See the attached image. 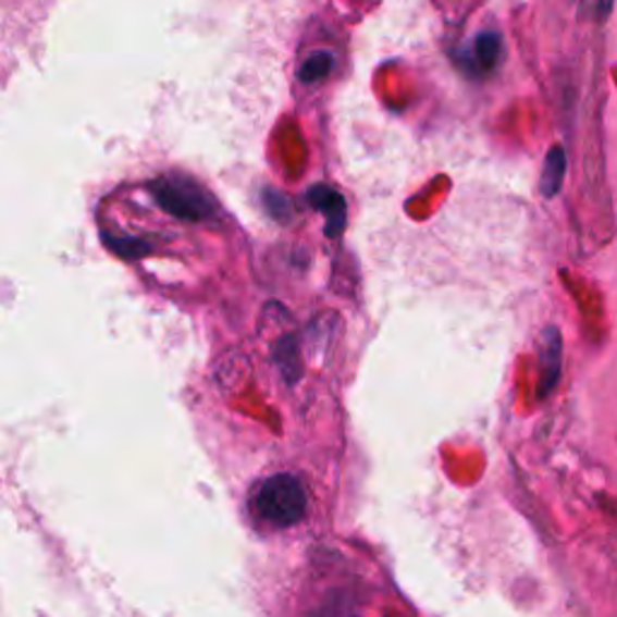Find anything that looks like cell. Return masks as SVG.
Here are the masks:
<instances>
[{"label":"cell","mask_w":617,"mask_h":617,"mask_svg":"<svg viewBox=\"0 0 617 617\" xmlns=\"http://www.w3.org/2000/svg\"><path fill=\"white\" fill-rule=\"evenodd\" d=\"M333 63H335V59H333V53H329V51H319V53L309 55L305 65L299 69L301 83L311 85V83L323 81V77H326L333 71Z\"/></svg>","instance_id":"obj_7"},{"label":"cell","mask_w":617,"mask_h":617,"mask_svg":"<svg viewBox=\"0 0 617 617\" xmlns=\"http://www.w3.org/2000/svg\"><path fill=\"white\" fill-rule=\"evenodd\" d=\"M256 511L273 526L297 523L307 511V492L301 480L283 473L268 478L256 492Z\"/></svg>","instance_id":"obj_1"},{"label":"cell","mask_w":617,"mask_h":617,"mask_svg":"<svg viewBox=\"0 0 617 617\" xmlns=\"http://www.w3.org/2000/svg\"><path fill=\"white\" fill-rule=\"evenodd\" d=\"M307 200L311 203V208L321 210L326 215V234L329 237H335L341 234L345 227V198L341 196V190H335L331 186H311Z\"/></svg>","instance_id":"obj_3"},{"label":"cell","mask_w":617,"mask_h":617,"mask_svg":"<svg viewBox=\"0 0 617 617\" xmlns=\"http://www.w3.org/2000/svg\"><path fill=\"white\" fill-rule=\"evenodd\" d=\"M504 53V44L497 32H482L476 37L473 49L466 55V65L476 75H488L499 65Z\"/></svg>","instance_id":"obj_4"},{"label":"cell","mask_w":617,"mask_h":617,"mask_svg":"<svg viewBox=\"0 0 617 617\" xmlns=\"http://www.w3.org/2000/svg\"><path fill=\"white\" fill-rule=\"evenodd\" d=\"M155 198L160 206L182 220H203L212 215V200L206 190L186 178H162L155 184Z\"/></svg>","instance_id":"obj_2"},{"label":"cell","mask_w":617,"mask_h":617,"mask_svg":"<svg viewBox=\"0 0 617 617\" xmlns=\"http://www.w3.org/2000/svg\"><path fill=\"white\" fill-rule=\"evenodd\" d=\"M559 367H563V335L557 329H545L543 345H541V394L553 391L559 379Z\"/></svg>","instance_id":"obj_5"},{"label":"cell","mask_w":617,"mask_h":617,"mask_svg":"<svg viewBox=\"0 0 617 617\" xmlns=\"http://www.w3.org/2000/svg\"><path fill=\"white\" fill-rule=\"evenodd\" d=\"M565 172H567V155L559 145H555L545 157V166L541 176V190L545 198H553L559 194V188L565 184Z\"/></svg>","instance_id":"obj_6"},{"label":"cell","mask_w":617,"mask_h":617,"mask_svg":"<svg viewBox=\"0 0 617 617\" xmlns=\"http://www.w3.org/2000/svg\"><path fill=\"white\" fill-rule=\"evenodd\" d=\"M615 0H577V8L581 10V15H587L589 20H605L610 15Z\"/></svg>","instance_id":"obj_9"},{"label":"cell","mask_w":617,"mask_h":617,"mask_svg":"<svg viewBox=\"0 0 617 617\" xmlns=\"http://www.w3.org/2000/svg\"><path fill=\"white\" fill-rule=\"evenodd\" d=\"M263 200H266L268 212H271L275 220L285 222V220L292 218V203H289V198L285 194H277V190H268V194L263 196Z\"/></svg>","instance_id":"obj_8"}]
</instances>
